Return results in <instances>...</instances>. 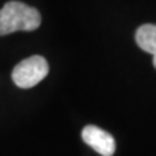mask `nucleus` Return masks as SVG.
Masks as SVG:
<instances>
[{
	"instance_id": "obj_1",
	"label": "nucleus",
	"mask_w": 156,
	"mask_h": 156,
	"mask_svg": "<svg viewBox=\"0 0 156 156\" xmlns=\"http://www.w3.org/2000/svg\"><path fill=\"white\" fill-rule=\"evenodd\" d=\"M42 17L38 9L22 2H7L0 9V36L17 30H35L39 28Z\"/></svg>"
},
{
	"instance_id": "obj_5",
	"label": "nucleus",
	"mask_w": 156,
	"mask_h": 156,
	"mask_svg": "<svg viewBox=\"0 0 156 156\" xmlns=\"http://www.w3.org/2000/svg\"><path fill=\"white\" fill-rule=\"evenodd\" d=\"M153 65H155V68H156V55H153Z\"/></svg>"
},
{
	"instance_id": "obj_3",
	"label": "nucleus",
	"mask_w": 156,
	"mask_h": 156,
	"mask_svg": "<svg viewBox=\"0 0 156 156\" xmlns=\"http://www.w3.org/2000/svg\"><path fill=\"white\" fill-rule=\"evenodd\" d=\"M81 137L84 143H87L91 149H94L101 156H113L116 152L114 137L108 132L97 127L94 124L85 126L81 132Z\"/></svg>"
},
{
	"instance_id": "obj_4",
	"label": "nucleus",
	"mask_w": 156,
	"mask_h": 156,
	"mask_svg": "<svg viewBox=\"0 0 156 156\" xmlns=\"http://www.w3.org/2000/svg\"><path fill=\"white\" fill-rule=\"evenodd\" d=\"M134 39L140 49H143L147 54L156 55V25L145 23L139 26V29L136 30Z\"/></svg>"
},
{
	"instance_id": "obj_2",
	"label": "nucleus",
	"mask_w": 156,
	"mask_h": 156,
	"mask_svg": "<svg viewBox=\"0 0 156 156\" xmlns=\"http://www.w3.org/2000/svg\"><path fill=\"white\" fill-rule=\"evenodd\" d=\"M49 73V65L44 56L32 55L17 64L12 71V80L20 88H32Z\"/></svg>"
}]
</instances>
